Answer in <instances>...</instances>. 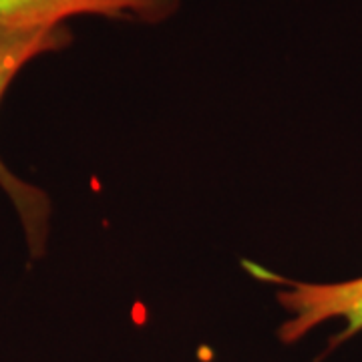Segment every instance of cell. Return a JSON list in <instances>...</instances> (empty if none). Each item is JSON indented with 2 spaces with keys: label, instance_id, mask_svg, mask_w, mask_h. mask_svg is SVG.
Returning <instances> with one entry per match:
<instances>
[{
  "label": "cell",
  "instance_id": "cell-2",
  "mask_svg": "<svg viewBox=\"0 0 362 362\" xmlns=\"http://www.w3.org/2000/svg\"><path fill=\"white\" fill-rule=\"evenodd\" d=\"M250 270L258 278L286 286L278 292V302L292 314L280 326V338L288 344L306 337L316 326L337 318L344 322V330L332 338V344H340L362 330V276L337 284H304L276 278L258 266H250Z\"/></svg>",
  "mask_w": 362,
  "mask_h": 362
},
{
  "label": "cell",
  "instance_id": "cell-3",
  "mask_svg": "<svg viewBox=\"0 0 362 362\" xmlns=\"http://www.w3.org/2000/svg\"><path fill=\"white\" fill-rule=\"evenodd\" d=\"M177 6L180 0H0V28L66 25L77 16L159 23Z\"/></svg>",
  "mask_w": 362,
  "mask_h": 362
},
{
  "label": "cell",
  "instance_id": "cell-1",
  "mask_svg": "<svg viewBox=\"0 0 362 362\" xmlns=\"http://www.w3.org/2000/svg\"><path fill=\"white\" fill-rule=\"evenodd\" d=\"M71 42V30L66 25L39 26H2L0 28V105L14 78L26 65L47 52L65 49ZM0 187L21 218L26 244L30 254L37 258L45 252L49 235L51 204L45 192L14 175L0 157Z\"/></svg>",
  "mask_w": 362,
  "mask_h": 362
}]
</instances>
